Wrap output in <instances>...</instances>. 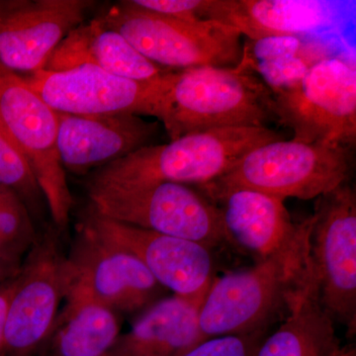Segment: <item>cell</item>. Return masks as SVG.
I'll use <instances>...</instances> for the list:
<instances>
[{"instance_id":"cell-1","label":"cell","mask_w":356,"mask_h":356,"mask_svg":"<svg viewBox=\"0 0 356 356\" xmlns=\"http://www.w3.org/2000/svg\"><path fill=\"white\" fill-rule=\"evenodd\" d=\"M271 120L273 91L240 65L172 70L158 119L170 140L216 129L266 127Z\"/></svg>"},{"instance_id":"cell-2","label":"cell","mask_w":356,"mask_h":356,"mask_svg":"<svg viewBox=\"0 0 356 356\" xmlns=\"http://www.w3.org/2000/svg\"><path fill=\"white\" fill-rule=\"evenodd\" d=\"M280 139L267 127L216 129L151 145L95 170L88 184L138 185L172 182L199 186L215 181L255 147Z\"/></svg>"},{"instance_id":"cell-3","label":"cell","mask_w":356,"mask_h":356,"mask_svg":"<svg viewBox=\"0 0 356 356\" xmlns=\"http://www.w3.org/2000/svg\"><path fill=\"white\" fill-rule=\"evenodd\" d=\"M310 238L250 268L215 277L199 310L205 339L264 332L287 310L290 295L305 269Z\"/></svg>"},{"instance_id":"cell-4","label":"cell","mask_w":356,"mask_h":356,"mask_svg":"<svg viewBox=\"0 0 356 356\" xmlns=\"http://www.w3.org/2000/svg\"><path fill=\"white\" fill-rule=\"evenodd\" d=\"M351 147L277 140L248 152L228 173L202 185L204 195L252 189L282 199L311 200L348 184Z\"/></svg>"},{"instance_id":"cell-5","label":"cell","mask_w":356,"mask_h":356,"mask_svg":"<svg viewBox=\"0 0 356 356\" xmlns=\"http://www.w3.org/2000/svg\"><path fill=\"white\" fill-rule=\"evenodd\" d=\"M99 17L163 69L234 67L242 58V35L218 21L180 19L147 10L132 0L114 4Z\"/></svg>"},{"instance_id":"cell-6","label":"cell","mask_w":356,"mask_h":356,"mask_svg":"<svg viewBox=\"0 0 356 356\" xmlns=\"http://www.w3.org/2000/svg\"><path fill=\"white\" fill-rule=\"evenodd\" d=\"M86 188L89 207L113 221L193 241L211 250L231 243L216 204L189 185L88 182Z\"/></svg>"},{"instance_id":"cell-7","label":"cell","mask_w":356,"mask_h":356,"mask_svg":"<svg viewBox=\"0 0 356 356\" xmlns=\"http://www.w3.org/2000/svg\"><path fill=\"white\" fill-rule=\"evenodd\" d=\"M273 95L275 120L292 131V140L355 146L356 72L343 58H325L296 86Z\"/></svg>"},{"instance_id":"cell-8","label":"cell","mask_w":356,"mask_h":356,"mask_svg":"<svg viewBox=\"0 0 356 356\" xmlns=\"http://www.w3.org/2000/svg\"><path fill=\"white\" fill-rule=\"evenodd\" d=\"M58 113L26 83L9 74L0 77V127L31 168L56 229L70 224L74 198L58 149Z\"/></svg>"},{"instance_id":"cell-9","label":"cell","mask_w":356,"mask_h":356,"mask_svg":"<svg viewBox=\"0 0 356 356\" xmlns=\"http://www.w3.org/2000/svg\"><path fill=\"white\" fill-rule=\"evenodd\" d=\"M64 271L65 297H88L119 315H138L166 292L138 257L83 222L65 257Z\"/></svg>"},{"instance_id":"cell-10","label":"cell","mask_w":356,"mask_h":356,"mask_svg":"<svg viewBox=\"0 0 356 356\" xmlns=\"http://www.w3.org/2000/svg\"><path fill=\"white\" fill-rule=\"evenodd\" d=\"M310 259L323 308L350 337L356 331V196L341 185L317 198Z\"/></svg>"},{"instance_id":"cell-11","label":"cell","mask_w":356,"mask_h":356,"mask_svg":"<svg viewBox=\"0 0 356 356\" xmlns=\"http://www.w3.org/2000/svg\"><path fill=\"white\" fill-rule=\"evenodd\" d=\"M172 70L142 81L86 65L57 72L41 70L24 79L57 113L77 116L132 114L159 119Z\"/></svg>"},{"instance_id":"cell-12","label":"cell","mask_w":356,"mask_h":356,"mask_svg":"<svg viewBox=\"0 0 356 356\" xmlns=\"http://www.w3.org/2000/svg\"><path fill=\"white\" fill-rule=\"evenodd\" d=\"M65 257L51 229L28 252L7 310L6 356L38 355L65 299Z\"/></svg>"},{"instance_id":"cell-13","label":"cell","mask_w":356,"mask_h":356,"mask_svg":"<svg viewBox=\"0 0 356 356\" xmlns=\"http://www.w3.org/2000/svg\"><path fill=\"white\" fill-rule=\"evenodd\" d=\"M81 222L138 257L165 290L202 305L216 277L211 248L193 241L113 221L90 207Z\"/></svg>"},{"instance_id":"cell-14","label":"cell","mask_w":356,"mask_h":356,"mask_svg":"<svg viewBox=\"0 0 356 356\" xmlns=\"http://www.w3.org/2000/svg\"><path fill=\"white\" fill-rule=\"evenodd\" d=\"M91 0H0V64L9 72L44 70L67 34L95 6Z\"/></svg>"},{"instance_id":"cell-15","label":"cell","mask_w":356,"mask_h":356,"mask_svg":"<svg viewBox=\"0 0 356 356\" xmlns=\"http://www.w3.org/2000/svg\"><path fill=\"white\" fill-rule=\"evenodd\" d=\"M205 196L221 211L229 243L247 250L257 261L299 247L310 238L312 216L293 222L282 199L245 188Z\"/></svg>"},{"instance_id":"cell-16","label":"cell","mask_w":356,"mask_h":356,"mask_svg":"<svg viewBox=\"0 0 356 356\" xmlns=\"http://www.w3.org/2000/svg\"><path fill=\"white\" fill-rule=\"evenodd\" d=\"M58 149L65 170L83 175L151 146L159 122L138 115L77 116L58 113Z\"/></svg>"},{"instance_id":"cell-17","label":"cell","mask_w":356,"mask_h":356,"mask_svg":"<svg viewBox=\"0 0 356 356\" xmlns=\"http://www.w3.org/2000/svg\"><path fill=\"white\" fill-rule=\"evenodd\" d=\"M337 16L336 3L320 0H205L200 14L248 40L317 31L334 24Z\"/></svg>"},{"instance_id":"cell-18","label":"cell","mask_w":356,"mask_h":356,"mask_svg":"<svg viewBox=\"0 0 356 356\" xmlns=\"http://www.w3.org/2000/svg\"><path fill=\"white\" fill-rule=\"evenodd\" d=\"M255 356H355V348L341 343L336 323L321 304L310 255L280 327L267 334Z\"/></svg>"},{"instance_id":"cell-19","label":"cell","mask_w":356,"mask_h":356,"mask_svg":"<svg viewBox=\"0 0 356 356\" xmlns=\"http://www.w3.org/2000/svg\"><path fill=\"white\" fill-rule=\"evenodd\" d=\"M199 310L175 295L163 297L138 314L104 356H184L205 341Z\"/></svg>"},{"instance_id":"cell-20","label":"cell","mask_w":356,"mask_h":356,"mask_svg":"<svg viewBox=\"0 0 356 356\" xmlns=\"http://www.w3.org/2000/svg\"><path fill=\"white\" fill-rule=\"evenodd\" d=\"M86 65L142 81L156 79L170 70L140 55L99 16L72 30L53 51L44 70L57 72Z\"/></svg>"},{"instance_id":"cell-21","label":"cell","mask_w":356,"mask_h":356,"mask_svg":"<svg viewBox=\"0 0 356 356\" xmlns=\"http://www.w3.org/2000/svg\"><path fill=\"white\" fill-rule=\"evenodd\" d=\"M37 356H104L121 334L120 315L81 295L70 294Z\"/></svg>"},{"instance_id":"cell-22","label":"cell","mask_w":356,"mask_h":356,"mask_svg":"<svg viewBox=\"0 0 356 356\" xmlns=\"http://www.w3.org/2000/svg\"><path fill=\"white\" fill-rule=\"evenodd\" d=\"M38 236L25 204L8 187L0 184V259L19 271L20 261Z\"/></svg>"},{"instance_id":"cell-23","label":"cell","mask_w":356,"mask_h":356,"mask_svg":"<svg viewBox=\"0 0 356 356\" xmlns=\"http://www.w3.org/2000/svg\"><path fill=\"white\" fill-rule=\"evenodd\" d=\"M332 58V49L322 42H304L301 51L295 57L242 65L257 74L273 95L299 83L314 65Z\"/></svg>"},{"instance_id":"cell-24","label":"cell","mask_w":356,"mask_h":356,"mask_svg":"<svg viewBox=\"0 0 356 356\" xmlns=\"http://www.w3.org/2000/svg\"><path fill=\"white\" fill-rule=\"evenodd\" d=\"M0 184L8 187L25 204L31 216H39L44 201L27 161L0 127Z\"/></svg>"},{"instance_id":"cell-25","label":"cell","mask_w":356,"mask_h":356,"mask_svg":"<svg viewBox=\"0 0 356 356\" xmlns=\"http://www.w3.org/2000/svg\"><path fill=\"white\" fill-rule=\"evenodd\" d=\"M304 42L299 36H271L248 40L243 44V55L238 64L248 65L273 62L295 57Z\"/></svg>"},{"instance_id":"cell-26","label":"cell","mask_w":356,"mask_h":356,"mask_svg":"<svg viewBox=\"0 0 356 356\" xmlns=\"http://www.w3.org/2000/svg\"><path fill=\"white\" fill-rule=\"evenodd\" d=\"M267 331L211 337L184 356H255Z\"/></svg>"},{"instance_id":"cell-27","label":"cell","mask_w":356,"mask_h":356,"mask_svg":"<svg viewBox=\"0 0 356 356\" xmlns=\"http://www.w3.org/2000/svg\"><path fill=\"white\" fill-rule=\"evenodd\" d=\"M136 6L153 13L180 18L201 19L200 14L205 0H132Z\"/></svg>"},{"instance_id":"cell-28","label":"cell","mask_w":356,"mask_h":356,"mask_svg":"<svg viewBox=\"0 0 356 356\" xmlns=\"http://www.w3.org/2000/svg\"><path fill=\"white\" fill-rule=\"evenodd\" d=\"M17 275V274H16ZM16 275L0 284V356H6V321L9 302L16 285Z\"/></svg>"},{"instance_id":"cell-29","label":"cell","mask_w":356,"mask_h":356,"mask_svg":"<svg viewBox=\"0 0 356 356\" xmlns=\"http://www.w3.org/2000/svg\"><path fill=\"white\" fill-rule=\"evenodd\" d=\"M18 273V271L13 270L11 267L7 266L6 262L0 259V280H6L8 278H6L7 275L9 277H13V276L16 275Z\"/></svg>"},{"instance_id":"cell-30","label":"cell","mask_w":356,"mask_h":356,"mask_svg":"<svg viewBox=\"0 0 356 356\" xmlns=\"http://www.w3.org/2000/svg\"><path fill=\"white\" fill-rule=\"evenodd\" d=\"M13 74V72H9V70H6L3 65L0 64V77L6 76V74Z\"/></svg>"}]
</instances>
